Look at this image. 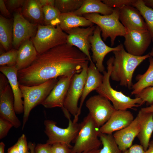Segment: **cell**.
<instances>
[{"instance_id": "cell-1", "label": "cell", "mask_w": 153, "mask_h": 153, "mask_svg": "<svg viewBox=\"0 0 153 153\" xmlns=\"http://www.w3.org/2000/svg\"><path fill=\"white\" fill-rule=\"evenodd\" d=\"M89 60L77 48L65 43L38 54L32 63L18 72L20 84L33 86L63 76L81 71Z\"/></svg>"}, {"instance_id": "cell-2", "label": "cell", "mask_w": 153, "mask_h": 153, "mask_svg": "<svg viewBox=\"0 0 153 153\" xmlns=\"http://www.w3.org/2000/svg\"><path fill=\"white\" fill-rule=\"evenodd\" d=\"M112 52L114 56L110 77L112 80L119 82L120 85L131 89L135 70L150 57V55L148 54L141 56L133 55L126 51L123 44L120 49Z\"/></svg>"}, {"instance_id": "cell-3", "label": "cell", "mask_w": 153, "mask_h": 153, "mask_svg": "<svg viewBox=\"0 0 153 153\" xmlns=\"http://www.w3.org/2000/svg\"><path fill=\"white\" fill-rule=\"evenodd\" d=\"M114 57H110L107 62V71L103 72V79L101 85L96 90L98 94L111 101L115 110L134 109L143 105L144 103L139 97L133 99L127 96L120 91L114 89L110 81Z\"/></svg>"}, {"instance_id": "cell-4", "label": "cell", "mask_w": 153, "mask_h": 153, "mask_svg": "<svg viewBox=\"0 0 153 153\" xmlns=\"http://www.w3.org/2000/svg\"><path fill=\"white\" fill-rule=\"evenodd\" d=\"M100 133V128L88 113L80 123V129L74 141L71 153H85L99 149L102 144L99 139Z\"/></svg>"}, {"instance_id": "cell-5", "label": "cell", "mask_w": 153, "mask_h": 153, "mask_svg": "<svg viewBox=\"0 0 153 153\" xmlns=\"http://www.w3.org/2000/svg\"><path fill=\"white\" fill-rule=\"evenodd\" d=\"M83 16L100 28L101 36L104 41L109 37L110 38L111 46L114 45L117 37H124L127 33L126 29L119 20V8H114L112 13L109 15L91 13Z\"/></svg>"}, {"instance_id": "cell-6", "label": "cell", "mask_w": 153, "mask_h": 153, "mask_svg": "<svg viewBox=\"0 0 153 153\" xmlns=\"http://www.w3.org/2000/svg\"><path fill=\"white\" fill-rule=\"evenodd\" d=\"M58 81V78L50 79L39 85L27 86L20 84L23 95L24 111L22 129L28 120L32 110L41 104L49 95Z\"/></svg>"}, {"instance_id": "cell-7", "label": "cell", "mask_w": 153, "mask_h": 153, "mask_svg": "<svg viewBox=\"0 0 153 153\" xmlns=\"http://www.w3.org/2000/svg\"><path fill=\"white\" fill-rule=\"evenodd\" d=\"M67 34L59 25L38 24L37 32L31 40L38 54L57 46L67 43Z\"/></svg>"}, {"instance_id": "cell-8", "label": "cell", "mask_w": 153, "mask_h": 153, "mask_svg": "<svg viewBox=\"0 0 153 153\" xmlns=\"http://www.w3.org/2000/svg\"><path fill=\"white\" fill-rule=\"evenodd\" d=\"M65 116L68 119L69 124L66 128L57 126L56 122L51 120H46L44 122V132L48 137L46 143L50 145L57 143H62L72 148L71 143L74 141L79 131L80 123L72 121L69 112L64 108L62 109Z\"/></svg>"}, {"instance_id": "cell-9", "label": "cell", "mask_w": 153, "mask_h": 153, "mask_svg": "<svg viewBox=\"0 0 153 153\" xmlns=\"http://www.w3.org/2000/svg\"><path fill=\"white\" fill-rule=\"evenodd\" d=\"M89 61L84 64L80 72L73 76L65 99L63 107L74 118L78 112V102L82 96L86 80Z\"/></svg>"}, {"instance_id": "cell-10", "label": "cell", "mask_w": 153, "mask_h": 153, "mask_svg": "<svg viewBox=\"0 0 153 153\" xmlns=\"http://www.w3.org/2000/svg\"><path fill=\"white\" fill-rule=\"evenodd\" d=\"M21 10L20 9L16 10L13 15L12 45L17 50L23 42L35 35L38 25L31 23L25 18Z\"/></svg>"}, {"instance_id": "cell-11", "label": "cell", "mask_w": 153, "mask_h": 153, "mask_svg": "<svg viewBox=\"0 0 153 153\" xmlns=\"http://www.w3.org/2000/svg\"><path fill=\"white\" fill-rule=\"evenodd\" d=\"M86 106L97 126L100 128L109 119L115 110L110 101L98 94L92 96L86 101Z\"/></svg>"}, {"instance_id": "cell-12", "label": "cell", "mask_w": 153, "mask_h": 153, "mask_svg": "<svg viewBox=\"0 0 153 153\" xmlns=\"http://www.w3.org/2000/svg\"><path fill=\"white\" fill-rule=\"evenodd\" d=\"M127 31L124 43L126 51L135 56H142L152 41L150 33L147 30Z\"/></svg>"}, {"instance_id": "cell-13", "label": "cell", "mask_w": 153, "mask_h": 153, "mask_svg": "<svg viewBox=\"0 0 153 153\" xmlns=\"http://www.w3.org/2000/svg\"><path fill=\"white\" fill-rule=\"evenodd\" d=\"M89 41L92 53V61L95 63L96 66L99 72L103 73L105 71L103 64L105 57L111 52L120 49L122 44H120L114 47L108 46L102 39L101 31L97 26H96L93 34L89 37Z\"/></svg>"}, {"instance_id": "cell-14", "label": "cell", "mask_w": 153, "mask_h": 153, "mask_svg": "<svg viewBox=\"0 0 153 153\" xmlns=\"http://www.w3.org/2000/svg\"><path fill=\"white\" fill-rule=\"evenodd\" d=\"M96 26H92L86 28L77 27L66 32L67 34V43L80 50L92 61L90 52L91 45L89 37L93 34Z\"/></svg>"}, {"instance_id": "cell-15", "label": "cell", "mask_w": 153, "mask_h": 153, "mask_svg": "<svg viewBox=\"0 0 153 153\" xmlns=\"http://www.w3.org/2000/svg\"><path fill=\"white\" fill-rule=\"evenodd\" d=\"M73 75L59 77L57 82L41 105L46 108H63L65 99Z\"/></svg>"}, {"instance_id": "cell-16", "label": "cell", "mask_w": 153, "mask_h": 153, "mask_svg": "<svg viewBox=\"0 0 153 153\" xmlns=\"http://www.w3.org/2000/svg\"><path fill=\"white\" fill-rule=\"evenodd\" d=\"M119 20L127 31L147 30L140 12L131 5H125L119 8Z\"/></svg>"}, {"instance_id": "cell-17", "label": "cell", "mask_w": 153, "mask_h": 153, "mask_svg": "<svg viewBox=\"0 0 153 153\" xmlns=\"http://www.w3.org/2000/svg\"><path fill=\"white\" fill-rule=\"evenodd\" d=\"M16 114L14 95L9 84L0 93V117L10 122L14 127L18 128L21 123Z\"/></svg>"}, {"instance_id": "cell-18", "label": "cell", "mask_w": 153, "mask_h": 153, "mask_svg": "<svg viewBox=\"0 0 153 153\" xmlns=\"http://www.w3.org/2000/svg\"><path fill=\"white\" fill-rule=\"evenodd\" d=\"M103 79V75L98 70L93 62H90L87 69V77L80 99L78 112L76 116L74 118L73 122H77L85 99L91 92L96 90L101 85Z\"/></svg>"}, {"instance_id": "cell-19", "label": "cell", "mask_w": 153, "mask_h": 153, "mask_svg": "<svg viewBox=\"0 0 153 153\" xmlns=\"http://www.w3.org/2000/svg\"><path fill=\"white\" fill-rule=\"evenodd\" d=\"M132 113L127 110H115L107 122L100 128L101 133L112 134L129 125L134 120Z\"/></svg>"}, {"instance_id": "cell-20", "label": "cell", "mask_w": 153, "mask_h": 153, "mask_svg": "<svg viewBox=\"0 0 153 153\" xmlns=\"http://www.w3.org/2000/svg\"><path fill=\"white\" fill-rule=\"evenodd\" d=\"M1 73L7 78L12 91L14 100V107L16 114L24 113V101L23 95L20 88L18 78V70L15 66H0Z\"/></svg>"}, {"instance_id": "cell-21", "label": "cell", "mask_w": 153, "mask_h": 153, "mask_svg": "<svg viewBox=\"0 0 153 153\" xmlns=\"http://www.w3.org/2000/svg\"><path fill=\"white\" fill-rule=\"evenodd\" d=\"M139 131V126L137 116L129 125L116 131L113 136L119 148L123 152L132 146L133 141Z\"/></svg>"}, {"instance_id": "cell-22", "label": "cell", "mask_w": 153, "mask_h": 153, "mask_svg": "<svg viewBox=\"0 0 153 153\" xmlns=\"http://www.w3.org/2000/svg\"><path fill=\"white\" fill-rule=\"evenodd\" d=\"M137 116L139 126V131L137 137L145 151L153 132V113L144 112L140 110Z\"/></svg>"}, {"instance_id": "cell-23", "label": "cell", "mask_w": 153, "mask_h": 153, "mask_svg": "<svg viewBox=\"0 0 153 153\" xmlns=\"http://www.w3.org/2000/svg\"><path fill=\"white\" fill-rule=\"evenodd\" d=\"M18 50V58L15 67L19 71L29 66L38 54L31 39L23 42Z\"/></svg>"}, {"instance_id": "cell-24", "label": "cell", "mask_w": 153, "mask_h": 153, "mask_svg": "<svg viewBox=\"0 0 153 153\" xmlns=\"http://www.w3.org/2000/svg\"><path fill=\"white\" fill-rule=\"evenodd\" d=\"M21 11L24 17L30 22L43 25V8L39 0H25Z\"/></svg>"}, {"instance_id": "cell-25", "label": "cell", "mask_w": 153, "mask_h": 153, "mask_svg": "<svg viewBox=\"0 0 153 153\" xmlns=\"http://www.w3.org/2000/svg\"><path fill=\"white\" fill-rule=\"evenodd\" d=\"M113 8L104 3L102 0H84L80 8L73 13L80 16L91 13H100L103 15H107L112 13Z\"/></svg>"}, {"instance_id": "cell-26", "label": "cell", "mask_w": 153, "mask_h": 153, "mask_svg": "<svg viewBox=\"0 0 153 153\" xmlns=\"http://www.w3.org/2000/svg\"><path fill=\"white\" fill-rule=\"evenodd\" d=\"M59 26L66 32L71 29L80 27H89L94 24L82 16H78L73 12L61 13L60 18Z\"/></svg>"}, {"instance_id": "cell-27", "label": "cell", "mask_w": 153, "mask_h": 153, "mask_svg": "<svg viewBox=\"0 0 153 153\" xmlns=\"http://www.w3.org/2000/svg\"><path fill=\"white\" fill-rule=\"evenodd\" d=\"M149 64L148 67L143 74L138 75L136 78L137 82L131 88V95H137L144 89L153 86V58H148Z\"/></svg>"}, {"instance_id": "cell-28", "label": "cell", "mask_w": 153, "mask_h": 153, "mask_svg": "<svg viewBox=\"0 0 153 153\" xmlns=\"http://www.w3.org/2000/svg\"><path fill=\"white\" fill-rule=\"evenodd\" d=\"M9 19L0 15V42L4 49L8 51L12 46L13 24Z\"/></svg>"}, {"instance_id": "cell-29", "label": "cell", "mask_w": 153, "mask_h": 153, "mask_svg": "<svg viewBox=\"0 0 153 153\" xmlns=\"http://www.w3.org/2000/svg\"><path fill=\"white\" fill-rule=\"evenodd\" d=\"M132 6L138 10L143 16L153 42V9L146 6L143 0H135Z\"/></svg>"}, {"instance_id": "cell-30", "label": "cell", "mask_w": 153, "mask_h": 153, "mask_svg": "<svg viewBox=\"0 0 153 153\" xmlns=\"http://www.w3.org/2000/svg\"><path fill=\"white\" fill-rule=\"evenodd\" d=\"M99 137L103 147L99 149V153H123L119 148L112 134L100 133Z\"/></svg>"}, {"instance_id": "cell-31", "label": "cell", "mask_w": 153, "mask_h": 153, "mask_svg": "<svg viewBox=\"0 0 153 153\" xmlns=\"http://www.w3.org/2000/svg\"><path fill=\"white\" fill-rule=\"evenodd\" d=\"M42 8L43 25L53 26L59 25L61 13L55 6H44Z\"/></svg>"}, {"instance_id": "cell-32", "label": "cell", "mask_w": 153, "mask_h": 153, "mask_svg": "<svg viewBox=\"0 0 153 153\" xmlns=\"http://www.w3.org/2000/svg\"><path fill=\"white\" fill-rule=\"evenodd\" d=\"M84 0H55V6L61 13L73 12L79 9Z\"/></svg>"}, {"instance_id": "cell-33", "label": "cell", "mask_w": 153, "mask_h": 153, "mask_svg": "<svg viewBox=\"0 0 153 153\" xmlns=\"http://www.w3.org/2000/svg\"><path fill=\"white\" fill-rule=\"evenodd\" d=\"M18 50L13 48L2 53L0 56V66H15L18 58Z\"/></svg>"}, {"instance_id": "cell-34", "label": "cell", "mask_w": 153, "mask_h": 153, "mask_svg": "<svg viewBox=\"0 0 153 153\" xmlns=\"http://www.w3.org/2000/svg\"><path fill=\"white\" fill-rule=\"evenodd\" d=\"M135 96L140 98L144 103L150 105L153 103V86L144 89Z\"/></svg>"}, {"instance_id": "cell-35", "label": "cell", "mask_w": 153, "mask_h": 153, "mask_svg": "<svg viewBox=\"0 0 153 153\" xmlns=\"http://www.w3.org/2000/svg\"><path fill=\"white\" fill-rule=\"evenodd\" d=\"M135 0H103L102 1L109 7L120 8L125 5H131Z\"/></svg>"}, {"instance_id": "cell-36", "label": "cell", "mask_w": 153, "mask_h": 153, "mask_svg": "<svg viewBox=\"0 0 153 153\" xmlns=\"http://www.w3.org/2000/svg\"><path fill=\"white\" fill-rule=\"evenodd\" d=\"M13 125L10 122L0 117V139L5 137Z\"/></svg>"}, {"instance_id": "cell-37", "label": "cell", "mask_w": 153, "mask_h": 153, "mask_svg": "<svg viewBox=\"0 0 153 153\" xmlns=\"http://www.w3.org/2000/svg\"><path fill=\"white\" fill-rule=\"evenodd\" d=\"M25 0H4L5 5L8 10L10 12L16 11L23 7Z\"/></svg>"}, {"instance_id": "cell-38", "label": "cell", "mask_w": 153, "mask_h": 153, "mask_svg": "<svg viewBox=\"0 0 153 153\" xmlns=\"http://www.w3.org/2000/svg\"><path fill=\"white\" fill-rule=\"evenodd\" d=\"M71 148L65 144L55 143L51 145V153H71Z\"/></svg>"}, {"instance_id": "cell-39", "label": "cell", "mask_w": 153, "mask_h": 153, "mask_svg": "<svg viewBox=\"0 0 153 153\" xmlns=\"http://www.w3.org/2000/svg\"><path fill=\"white\" fill-rule=\"evenodd\" d=\"M16 144L19 153H27L29 149L27 138L25 134H22L19 138Z\"/></svg>"}, {"instance_id": "cell-40", "label": "cell", "mask_w": 153, "mask_h": 153, "mask_svg": "<svg viewBox=\"0 0 153 153\" xmlns=\"http://www.w3.org/2000/svg\"><path fill=\"white\" fill-rule=\"evenodd\" d=\"M51 145L39 143L35 147V153H51Z\"/></svg>"}, {"instance_id": "cell-41", "label": "cell", "mask_w": 153, "mask_h": 153, "mask_svg": "<svg viewBox=\"0 0 153 153\" xmlns=\"http://www.w3.org/2000/svg\"><path fill=\"white\" fill-rule=\"evenodd\" d=\"M145 151L141 145L135 144L123 152V153H145Z\"/></svg>"}, {"instance_id": "cell-42", "label": "cell", "mask_w": 153, "mask_h": 153, "mask_svg": "<svg viewBox=\"0 0 153 153\" xmlns=\"http://www.w3.org/2000/svg\"><path fill=\"white\" fill-rule=\"evenodd\" d=\"M0 11L1 15L3 17L8 19L11 18L10 12L7 8L4 0H0Z\"/></svg>"}, {"instance_id": "cell-43", "label": "cell", "mask_w": 153, "mask_h": 153, "mask_svg": "<svg viewBox=\"0 0 153 153\" xmlns=\"http://www.w3.org/2000/svg\"><path fill=\"white\" fill-rule=\"evenodd\" d=\"M9 84V81L6 76L3 73H0V93H1Z\"/></svg>"}, {"instance_id": "cell-44", "label": "cell", "mask_w": 153, "mask_h": 153, "mask_svg": "<svg viewBox=\"0 0 153 153\" xmlns=\"http://www.w3.org/2000/svg\"><path fill=\"white\" fill-rule=\"evenodd\" d=\"M39 1L42 7L49 6H55L54 0H39Z\"/></svg>"}, {"instance_id": "cell-45", "label": "cell", "mask_w": 153, "mask_h": 153, "mask_svg": "<svg viewBox=\"0 0 153 153\" xmlns=\"http://www.w3.org/2000/svg\"><path fill=\"white\" fill-rule=\"evenodd\" d=\"M7 153H19L16 143L8 148Z\"/></svg>"}, {"instance_id": "cell-46", "label": "cell", "mask_w": 153, "mask_h": 153, "mask_svg": "<svg viewBox=\"0 0 153 153\" xmlns=\"http://www.w3.org/2000/svg\"><path fill=\"white\" fill-rule=\"evenodd\" d=\"M141 110L144 112L153 113V103L149 106L142 108Z\"/></svg>"}, {"instance_id": "cell-47", "label": "cell", "mask_w": 153, "mask_h": 153, "mask_svg": "<svg viewBox=\"0 0 153 153\" xmlns=\"http://www.w3.org/2000/svg\"><path fill=\"white\" fill-rule=\"evenodd\" d=\"M35 146L34 143L29 142L28 144V146L30 151H28L27 153H35Z\"/></svg>"}, {"instance_id": "cell-48", "label": "cell", "mask_w": 153, "mask_h": 153, "mask_svg": "<svg viewBox=\"0 0 153 153\" xmlns=\"http://www.w3.org/2000/svg\"><path fill=\"white\" fill-rule=\"evenodd\" d=\"M145 153H153V140L150 141L148 147Z\"/></svg>"}, {"instance_id": "cell-49", "label": "cell", "mask_w": 153, "mask_h": 153, "mask_svg": "<svg viewBox=\"0 0 153 153\" xmlns=\"http://www.w3.org/2000/svg\"><path fill=\"white\" fill-rule=\"evenodd\" d=\"M145 5L153 9V0H143Z\"/></svg>"}, {"instance_id": "cell-50", "label": "cell", "mask_w": 153, "mask_h": 153, "mask_svg": "<svg viewBox=\"0 0 153 153\" xmlns=\"http://www.w3.org/2000/svg\"><path fill=\"white\" fill-rule=\"evenodd\" d=\"M5 145L4 143L1 142L0 143V153H5L4 148Z\"/></svg>"}, {"instance_id": "cell-51", "label": "cell", "mask_w": 153, "mask_h": 153, "mask_svg": "<svg viewBox=\"0 0 153 153\" xmlns=\"http://www.w3.org/2000/svg\"><path fill=\"white\" fill-rule=\"evenodd\" d=\"M99 149L93 150L85 153H99Z\"/></svg>"}, {"instance_id": "cell-52", "label": "cell", "mask_w": 153, "mask_h": 153, "mask_svg": "<svg viewBox=\"0 0 153 153\" xmlns=\"http://www.w3.org/2000/svg\"><path fill=\"white\" fill-rule=\"evenodd\" d=\"M150 56L153 58V47L152 48L150 52L148 53Z\"/></svg>"}]
</instances>
